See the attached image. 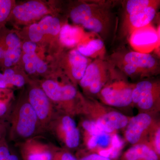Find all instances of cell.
<instances>
[{
  "instance_id": "cell-21",
  "label": "cell",
  "mask_w": 160,
  "mask_h": 160,
  "mask_svg": "<svg viewBox=\"0 0 160 160\" xmlns=\"http://www.w3.org/2000/svg\"><path fill=\"white\" fill-rule=\"evenodd\" d=\"M98 9L94 7L90 17L82 26L83 27L95 33H100L104 29V22L103 18L96 12Z\"/></svg>"
},
{
  "instance_id": "cell-34",
  "label": "cell",
  "mask_w": 160,
  "mask_h": 160,
  "mask_svg": "<svg viewBox=\"0 0 160 160\" xmlns=\"http://www.w3.org/2000/svg\"><path fill=\"white\" fill-rule=\"evenodd\" d=\"M7 130L5 123L0 121V141L6 138Z\"/></svg>"
},
{
  "instance_id": "cell-23",
  "label": "cell",
  "mask_w": 160,
  "mask_h": 160,
  "mask_svg": "<svg viewBox=\"0 0 160 160\" xmlns=\"http://www.w3.org/2000/svg\"><path fill=\"white\" fill-rule=\"evenodd\" d=\"M8 49L6 51L5 65L10 67L13 63L17 62L19 59L21 53L20 44H7Z\"/></svg>"
},
{
  "instance_id": "cell-3",
  "label": "cell",
  "mask_w": 160,
  "mask_h": 160,
  "mask_svg": "<svg viewBox=\"0 0 160 160\" xmlns=\"http://www.w3.org/2000/svg\"><path fill=\"white\" fill-rule=\"evenodd\" d=\"M42 89L49 99L57 104V111L72 117L78 115L81 98L77 99L76 88L71 84L61 85L53 80L42 84Z\"/></svg>"
},
{
  "instance_id": "cell-4",
  "label": "cell",
  "mask_w": 160,
  "mask_h": 160,
  "mask_svg": "<svg viewBox=\"0 0 160 160\" xmlns=\"http://www.w3.org/2000/svg\"><path fill=\"white\" fill-rule=\"evenodd\" d=\"M132 105L139 112L156 116L160 112V84L158 81L143 80L134 84Z\"/></svg>"
},
{
  "instance_id": "cell-8",
  "label": "cell",
  "mask_w": 160,
  "mask_h": 160,
  "mask_svg": "<svg viewBox=\"0 0 160 160\" xmlns=\"http://www.w3.org/2000/svg\"><path fill=\"white\" fill-rule=\"evenodd\" d=\"M49 100L42 89L33 88L29 92L28 101L36 113L44 131L48 129L57 112Z\"/></svg>"
},
{
  "instance_id": "cell-2",
  "label": "cell",
  "mask_w": 160,
  "mask_h": 160,
  "mask_svg": "<svg viewBox=\"0 0 160 160\" xmlns=\"http://www.w3.org/2000/svg\"><path fill=\"white\" fill-rule=\"evenodd\" d=\"M10 122L9 140L18 144L36 137L44 131L29 101L18 104L12 109Z\"/></svg>"
},
{
  "instance_id": "cell-29",
  "label": "cell",
  "mask_w": 160,
  "mask_h": 160,
  "mask_svg": "<svg viewBox=\"0 0 160 160\" xmlns=\"http://www.w3.org/2000/svg\"><path fill=\"white\" fill-rule=\"evenodd\" d=\"M44 35L38 23L32 24L29 27V36L32 42H38L42 39Z\"/></svg>"
},
{
  "instance_id": "cell-32",
  "label": "cell",
  "mask_w": 160,
  "mask_h": 160,
  "mask_svg": "<svg viewBox=\"0 0 160 160\" xmlns=\"http://www.w3.org/2000/svg\"><path fill=\"white\" fill-rule=\"evenodd\" d=\"M36 48V44L33 42H27L23 44V49L25 53L29 52L35 51Z\"/></svg>"
},
{
  "instance_id": "cell-6",
  "label": "cell",
  "mask_w": 160,
  "mask_h": 160,
  "mask_svg": "<svg viewBox=\"0 0 160 160\" xmlns=\"http://www.w3.org/2000/svg\"><path fill=\"white\" fill-rule=\"evenodd\" d=\"M160 124V120L156 115L139 112L134 116L130 117L128 124L123 129L124 139L131 146L147 144L152 132Z\"/></svg>"
},
{
  "instance_id": "cell-17",
  "label": "cell",
  "mask_w": 160,
  "mask_h": 160,
  "mask_svg": "<svg viewBox=\"0 0 160 160\" xmlns=\"http://www.w3.org/2000/svg\"><path fill=\"white\" fill-rule=\"evenodd\" d=\"M69 59L72 77L76 81L80 82L84 76L89 65L88 60L78 50H73L70 52Z\"/></svg>"
},
{
  "instance_id": "cell-5",
  "label": "cell",
  "mask_w": 160,
  "mask_h": 160,
  "mask_svg": "<svg viewBox=\"0 0 160 160\" xmlns=\"http://www.w3.org/2000/svg\"><path fill=\"white\" fill-rule=\"evenodd\" d=\"M48 129L52 131L65 149L70 150L79 146L81 132L73 117L57 111Z\"/></svg>"
},
{
  "instance_id": "cell-12",
  "label": "cell",
  "mask_w": 160,
  "mask_h": 160,
  "mask_svg": "<svg viewBox=\"0 0 160 160\" xmlns=\"http://www.w3.org/2000/svg\"><path fill=\"white\" fill-rule=\"evenodd\" d=\"M12 12L18 19L27 22L46 14L47 10L42 3L37 1H29L17 6Z\"/></svg>"
},
{
  "instance_id": "cell-10",
  "label": "cell",
  "mask_w": 160,
  "mask_h": 160,
  "mask_svg": "<svg viewBox=\"0 0 160 160\" xmlns=\"http://www.w3.org/2000/svg\"><path fill=\"white\" fill-rule=\"evenodd\" d=\"M36 137L19 143L22 160H52L58 148Z\"/></svg>"
},
{
  "instance_id": "cell-15",
  "label": "cell",
  "mask_w": 160,
  "mask_h": 160,
  "mask_svg": "<svg viewBox=\"0 0 160 160\" xmlns=\"http://www.w3.org/2000/svg\"><path fill=\"white\" fill-rule=\"evenodd\" d=\"M155 3L132 12L129 14V22L135 29L148 26L156 13Z\"/></svg>"
},
{
  "instance_id": "cell-20",
  "label": "cell",
  "mask_w": 160,
  "mask_h": 160,
  "mask_svg": "<svg viewBox=\"0 0 160 160\" xmlns=\"http://www.w3.org/2000/svg\"><path fill=\"white\" fill-rule=\"evenodd\" d=\"M38 24L44 34L56 35L61 30L59 20L57 18H52L51 16L45 17Z\"/></svg>"
},
{
  "instance_id": "cell-19",
  "label": "cell",
  "mask_w": 160,
  "mask_h": 160,
  "mask_svg": "<svg viewBox=\"0 0 160 160\" xmlns=\"http://www.w3.org/2000/svg\"><path fill=\"white\" fill-rule=\"evenodd\" d=\"M23 60L25 64V69L29 74H32L36 71L43 73L47 70L46 63L38 57L35 51L26 52L23 56Z\"/></svg>"
},
{
  "instance_id": "cell-25",
  "label": "cell",
  "mask_w": 160,
  "mask_h": 160,
  "mask_svg": "<svg viewBox=\"0 0 160 160\" xmlns=\"http://www.w3.org/2000/svg\"><path fill=\"white\" fill-rule=\"evenodd\" d=\"M3 75L7 85L11 84L18 87H22L25 85V79L23 76L20 74H15L12 69H6Z\"/></svg>"
},
{
  "instance_id": "cell-11",
  "label": "cell",
  "mask_w": 160,
  "mask_h": 160,
  "mask_svg": "<svg viewBox=\"0 0 160 160\" xmlns=\"http://www.w3.org/2000/svg\"><path fill=\"white\" fill-rule=\"evenodd\" d=\"M83 131V140L84 145L89 152H96L100 146L101 141L105 133L99 129L96 125L84 118L81 122Z\"/></svg>"
},
{
  "instance_id": "cell-31",
  "label": "cell",
  "mask_w": 160,
  "mask_h": 160,
  "mask_svg": "<svg viewBox=\"0 0 160 160\" xmlns=\"http://www.w3.org/2000/svg\"><path fill=\"white\" fill-rule=\"evenodd\" d=\"M11 9V1L0 0V22H3L8 17Z\"/></svg>"
},
{
  "instance_id": "cell-24",
  "label": "cell",
  "mask_w": 160,
  "mask_h": 160,
  "mask_svg": "<svg viewBox=\"0 0 160 160\" xmlns=\"http://www.w3.org/2000/svg\"><path fill=\"white\" fill-rule=\"evenodd\" d=\"M0 160H22L21 156L9 146L6 138L0 141Z\"/></svg>"
},
{
  "instance_id": "cell-7",
  "label": "cell",
  "mask_w": 160,
  "mask_h": 160,
  "mask_svg": "<svg viewBox=\"0 0 160 160\" xmlns=\"http://www.w3.org/2000/svg\"><path fill=\"white\" fill-rule=\"evenodd\" d=\"M134 84L122 79L108 80L98 97L100 102L112 108H125L132 105Z\"/></svg>"
},
{
  "instance_id": "cell-33",
  "label": "cell",
  "mask_w": 160,
  "mask_h": 160,
  "mask_svg": "<svg viewBox=\"0 0 160 160\" xmlns=\"http://www.w3.org/2000/svg\"><path fill=\"white\" fill-rule=\"evenodd\" d=\"M8 106L4 102L0 101V118L4 117L8 112Z\"/></svg>"
},
{
  "instance_id": "cell-13",
  "label": "cell",
  "mask_w": 160,
  "mask_h": 160,
  "mask_svg": "<svg viewBox=\"0 0 160 160\" xmlns=\"http://www.w3.org/2000/svg\"><path fill=\"white\" fill-rule=\"evenodd\" d=\"M160 157L148 144L141 143L131 146L117 160H160Z\"/></svg>"
},
{
  "instance_id": "cell-1",
  "label": "cell",
  "mask_w": 160,
  "mask_h": 160,
  "mask_svg": "<svg viewBox=\"0 0 160 160\" xmlns=\"http://www.w3.org/2000/svg\"><path fill=\"white\" fill-rule=\"evenodd\" d=\"M79 115L94 123L108 134H116L118 130L125 129L130 118L90 97H82Z\"/></svg>"
},
{
  "instance_id": "cell-28",
  "label": "cell",
  "mask_w": 160,
  "mask_h": 160,
  "mask_svg": "<svg viewBox=\"0 0 160 160\" xmlns=\"http://www.w3.org/2000/svg\"><path fill=\"white\" fill-rule=\"evenodd\" d=\"M52 160H78L77 155H74L70 150L65 148H58Z\"/></svg>"
},
{
  "instance_id": "cell-14",
  "label": "cell",
  "mask_w": 160,
  "mask_h": 160,
  "mask_svg": "<svg viewBox=\"0 0 160 160\" xmlns=\"http://www.w3.org/2000/svg\"><path fill=\"white\" fill-rule=\"evenodd\" d=\"M124 60L125 63L137 67L145 76L149 73V69L154 68L157 64L156 60L151 54L138 52H128L124 57Z\"/></svg>"
},
{
  "instance_id": "cell-18",
  "label": "cell",
  "mask_w": 160,
  "mask_h": 160,
  "mask_svg": "<svg viewBox=\"0 0 160 160\" xmlns=\"http://www.w3.org/2000/svg\"><path fill=\"white\" fill-rule=\"evenodd\" d=\"M60 41L67 46H73L79 42L82 32L79 27L69 25H65L61 28L60 31Z\"/></svg>"
},
{
  "instance_id": "cell-26",
  "label": "cell",
  "mask_w": 160,
  "mask_h": 160,
  "mask_svg": "<svg viewBox=\"0 0 160 160\" xmlns=\"http://www.w3.org/2000/svg\"><path fill=\"white\" fill-rule=\"evenodd\" d=\"M147 144L160 157V124L152 132Z\"/></svg>"
},
{
  "instance_id": "cell-9",
  "label": "cell",
  "mask_w": 160,
  "mask_h": 160,
  "mask_svg": "<svg viewBox=\"0 0 160 160\" xmlns=\"http://www.w3.org/2000/svg\"><path fill=\"white\" fill-rule=\"evenodd\" d=\"M106 69L99 61L90 63L79 82L80 86L90 95H98L109 79Z\"/></svg>"
},
{
  "instance_id": "cell-35",
  "label": "cell",
  "mask_w": 160,
  "mask_h": 160,
  "mask_svg": "<svg viewBox=\"0 0 160 160\" xmlns=\"http://www.w3.org/2000/svg\"><path fill=\"white\" fill-rule=\"evenodd\" d=\"M7 86L4 75L0 73V89H5Z\"/></svg>"
},
{
  "instance_id": "cell-16",
  "label": "cell",
  "mask_w": 160,
  "mask_h": 160,
  "mask_svg": "<svg viewBox=\"0 0 160 160\" xmlns=\"http://www.w3.org/2000/svg\"><path fill=\"white\" fill-rule=\"evenodd\" d=\"M158 35L154 29L148 26L136 29L132 35L130 41L136 48L147 47L156 43Z\"/></svg>"
},
{
  "instance_id": "cell-22",
  "label": "cell",
  "mask_w": 160,
  "mask_h": 160,
  "mask_svg": "<svg viewBox=\"0 0 160 160\" xmlns=\"http://www.w3.org/2000/svg\"><path fill=\"white\" fill-rule=\"evenodd\" d=\"M104 43L102 40L95 39L87 44L80 45L77 50L85 57H91L103 49Z\"/></svg>"
},
{
  "instance_id": "cell-30",
  "label": "cell",
  "mask_w": 160,
  "mask_h": 160,
  "mask_svg": "<svg viewBox=\"0 0 160 160\" xmlns=\"http://www.w3.org/2000/svg\"><path fill=\"white\" fill-rule=\"evenodd\" d=\"M78 160H117L102 155L96 152H83L82 154L77 155Z\"/></svg>"
},
{
  "instance_id": "cell-36",
  "label": "cell",
  "mask_w": 160,
  "mask_h": 160,
  "mask_svg": "<svg viewBox=\"0 0 160 160\" xmlns=\"http://www.w3.org/2000/svg\"><path fill=\"white\" fill-rule=\"evenodd\" d=\"M6 55V51L0 48V59L4 58Z\"/></svg>"
},
{
  "instance_id": "cell-27",
  "label": "cell",
  "mask_w": 160,
  "mask_h": 160,
  "mask_svg": "<svg viewBox=\"0 0 160 160\" xmlns=\"http://www.w3.org/2000/svg\"><path fill=\"white\" fill-rule=\"evenodd\" d=\"M154 3L155 2L149 0H129L126 3V11L129 14L137 9L149 6Z\"/></svg>"
}]
</instances>
